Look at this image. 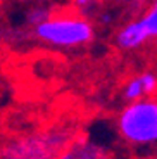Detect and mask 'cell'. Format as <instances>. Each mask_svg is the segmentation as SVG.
<instances>
[{
    "label": "cell",
    "mask_w": 157,
    "mask_h": 159,
    "mask_svg": "<svg viewBox=\"0 0 157 159\" xmlns=\"http://www.w3.org/2000/svg\"><path fill=\"white\" fill-rule=\"evenodd\" d=\"M35 42L50 48L71 50L93 42L95 24L76 11H54L52 16L33 28Z\"/></svg>",
    "instance_id": "6da1fadb"
},
{
    "label": "cell",
    "mask_w": 157,
    "mask_h": 159,
    "mask_svg": "<svg viewBox=\"0 0 157 159\" xmlns=\"http://www.w3.org/2000/svg\"><path fill=\"white\" fill-rule=\"evenodd\" d=\"M118 131L124 140L137 145L157 142V100L145 97L130 102L119 112Z\"/></svg>",
    "instance_id": "7a4b0ae2"
},
{
    "label": "cell",
    "mask_w": 157,
    "mask_h": 159,
    "mask_svg": "<svg viewBox=\"0 0 157 159\" xmlns=\"http://www.w3.org/2000/svg\"><path fill=\"white\" fill-rule=\"evenodd\" d=\"M157 40V11L150 5L131 19L124 21L114 35V43L119 50H138Z\"/></svg>",
    "instance_id": "3957f363"
},
{
    "label": "cell",
    "mask_w": 157,
    "mask_h": 159,
    "mask_svg": "<svg viewBox=\"0 0 157 159\" xmlns=\"http://www.w3.org/2000/svg\"><path fill=\"white\" fill-rule=\"evenodd\" d=\"M157 92V75L152 71H141L131 76L123 87V97L128 102L152 97Z\"/></svg>",
    "instance_id": "277c9868"
},
{
    "label": "cell",
    "mask_w": 157,
    "mask_h": 159,
    "mask_svg": "<svg viewBox=\"0 0 157 159\" xmlns=\"http://www.w3.org/2000/svg\"><path fill=\"white\" fill-rule=\"evenodd\" d=\"M61 145V140L55 135L52 137H38L28 139L21 142V147H14L16 152L14 159H52V149Z\"/></svg>",
    "instance_id": "5b68a950"
},
{
    "label": "cell",
    "mask_w": 157,
    "mask_h": 159,
    "mask_svg": "<svg viewBox=\"0 0 157 159\" xmlns=\"http://www.w3.org/2000/svg\"><path fill=\"white\" fill-rule=\"evenodd\" d=\"M4 42L9 45L11 48H19L24 47L28 42L35 40V35H33V28L26 26L23 23V26H17V24H11L4 30Z\"/></svg>",
    "instance_id": "8992f818"
},
{
    "label": "cell",
    "mask_w": 157,
    "mask_h": 159,
    "mask_svg": "<svg viewBox=\"0 0 157 159\" xmlns=\"http://www.w3.org/2000/svg\"><path fill=\"white\" fill-rule=\"evenodd\" d=\"M61 159H107V156L95 143H76L67 149Z\"/></svg>",
    "instance_id": "52a82bcc"
},
{
    "label": "cell",
    "mask_w": 157,
    "mask_h": 159,
    "mask_svg": "<svg viewBox=\"0 0 157 159\" xmlns=\"http://www.w3.org/2000/svg\"><path fill=\"white\" fill-rule=\"evenodd\" d=\"M52 9L47 4H42V2H33L29 7L26 9L23 16V23L29 28H36L38 24H42L43 21H47L52 16Z\"/></svg>",
    "instance_id": "ba28073f"
},
{
    "label": "cell",
    "mask_w": 157,
    "mask_h": 159,
    "mask_svg": "<svg viewBox=\"0 0 157 159\" xmlns=\"http://www.w3.org/2000/svg\"><path fill=\"white\" fill-rule=\"evenodd\" d=\"M71 7L73 11L93 19V16H97L98 9H100V4L98 0H71Z\"/></svg>",
    "instance_id": "9c48e42d"
},
{
    "label": "cell",
    "mask_w": 157,
    "mask_h": 159,
    "mask_svg": "<svg viewBox=\"0 0 157 159\" xmlns=\"http://www.w3.org/2000/svg\"><path fill=\"white\" fill-rule=\"evenodd\" d=\"M14 2H19V4H33V2H38V0H14Z\"/></svg>",
    "instance_id": "30bf717a"
},
{
    "label": "cell",
    "mask_w": 157,
    "mask_h": 159,
    "mask_svg": "<svg viewBox=\"0 0 157 159\" xmlns=\"http://www.w3.org/2000/svg\"><path fill=\"white\" fill-rule=\"evenodd\" d=\"M152 7L157 11V0H152Z\"/></svg>",
    "instance_id": "8fae6325"
}]
</instances>
